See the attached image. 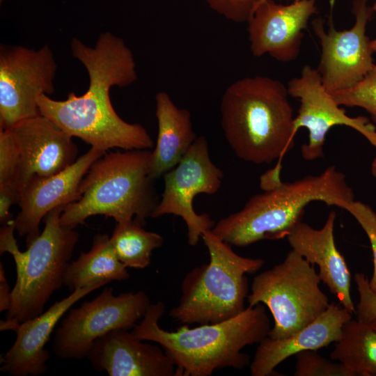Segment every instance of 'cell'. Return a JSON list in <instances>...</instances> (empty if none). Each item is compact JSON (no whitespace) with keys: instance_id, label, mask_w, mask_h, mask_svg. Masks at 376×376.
Wrapping results in <instances>:
<instances>
[{"instance_id":"1","label":"cell","mask_w":376,"mask_h":376,"mask_svg":"<svg viewBox=\"0 0 376 376\" xmlns=\"http://www.w3.org/2000/svg\"><path fill=\"white\" fill-rule=\"evenodd\" d=\"M70 49L88 74V88L80 96L69 93L65 100L41 95L38 98L40 114L92 147L109 148L121 144L133 135L135 125L117 114L109 93L112 86L125 87L136 81L132 51L123 39L109 31L99 36L93 47L73 38Z\"/></svg>"},{"instance_id":"2","label":"cell","mask_w":376,"mask_h":376,"mask_svg":"<svg viewBox=\"0 0 376 376\" xmlns=\"http://www.w3.org/2000/svg\"><path fill=\"white\" fill-rule=\"evenodd\" d=\"M287 87L279 80L256 75L230 84L221 100V125L237 157L256 164L276 166L263 174L281 182V159L292 146L293 109Z\"/></svg>"},{"instance_id":"3","label":"cell","mask_w":376,"mask_h":376,"mask_svg":"<svg viewBox=\"0 0 376 376\" xmlns=\"http://www.w3.org/2000/svg\"><path fill=\"white\" fill-rule=\"evenodd\" d=\"M164 312L163 302L150 304L131 332L142 340L161 345L175 363V376H210L221 368L243 369L249 365L250 357L242 350L259 343L271 329L263 304L248 306L225 321L192 328L183 324L175 331L159 325Z\"/></svg>"},{"instance_id":"4","label":"cell","mask_w":376,"mask_h":376,"mask_svg":"<svg viewBox=\"0 0 376 376\" xmlns=\"http://www.w3.org/2000/svg\"><path fill=\"white\" fill-rule=\"evenodd\" d=\"M354 200L345 174L336 166L322 173L281 182L252 196L240 211L215 224L212 233L235 246H246L263 240L287 237L301 221L305 207L313 201L343 208Z\"/></svg>"},{"instance_id":"5","label":"cell","mask_w":376,"mask_h":376,"mask_svg":"<svg viewBox=\"0 0 376 376\" xmlns=\"http://www.w3.org/2000/svg\"><path fill=\"white\" fill-rule=\"evenodd\" d=\"M151 155L149 149L105 152L81 180L79 199L64 207L61 224L75 228L104 215L116 223L134 218L145 225L159 202L150 175Z\"/></svg>"},{"instance_id":"6","label":"cell","mask_w":376,"mask_h":376,"mask_svg":"<svg viewBox=\"0 0 376 376\" xmlns=\"http://www.w3.org/2000/svg\"><path fill=\"white\" fill-rule=\"evenodd\" d=\"M65 206L51 210L43 219L40 235L20 251L14 237V221L0 229V253H10L17 278L6 319L22 323L43 313L52 294L63 285L65 268L79 240V233L61 224Z\"/></svg>"},{"instance_id":"7","label":"cell","mask_w":376,"mask_h":376,"mask_svg":"<svg viewBox=\"0 0 376 376\" xmlns=\"http://www.w3.org/2000/svg\"><path fill=\"white\" fill-rule=\"evenodd\" d=\"M201 238L209 262L185 275L179 302L169 313L183 324L217 323L241 313L249 295L246 274L258 272L265 263L238 255L212 230L204 232Z\"/></svg>"},{"instance_id":"8","label":"cell","mask_w":376,"mask_h":376,"mask_svg":"<svg viewBox=\"0 0 376 376\" xmlns=\"http://www.w3.org/2000/svg\"><path fill=\"white\" fill-rule=\"evenodd\" d=\"M314 265L291 250L281 263L253 279L249 306L265 305L274 318L268 337L285 338L303 329L330 305Z\"/></svg>"},{"instance_id":"9","label":"cell","mask_w":376,"mask_h":376,"mask_svg":"<svg viewBox=\"0 0 376 376\" xmlns=\"http://www.w3.org/2000/svg\"><path fill=\"white\" fill-rule=\"evenodd\" d=\"M143 290L116 295L106 288L92 300L70 308L56 330L52 350L63 359L86 357L93 343L109 332L132 329L150 305Z\"/></svg>"},{"instance_id":"10","label":"cell","mask_w":376,"mask_h":376,"mask_svg":"<svg viewBox=\"0 0 376 376\" xmlns=\"http://www.w3.org/2000/svg\"><path fill=\"white\" fill-rule=\"evenodd\" d=\"M57 64L45 45L39 49L0 46V130L40 114L38 98L54 92Z\"/></svg>"},{"instance_id":"11","label":"cell","mask_w":376,"mask_h":376,"mask_svg":"<svg viewBox=\"0 0 376 376\" xmlns=\"http://www.w3.org/2000/svg\"><path fill=\"white\" fill-rule=\"evenodd\" d=\"M164 189L151 217L172 214L180 217L187 227V242L196 246L202 235L211 230L215 222L207 214H197L194 197L218 191L224 177L222 171L211 160L205 136L197 137L178 164L164 174Z\"/></svg>"},{"instance_id":"12","label":"cell","mask_w":376,"mask_h":376,"mask_svg":"<svg viewBox=\"0 0 376 376\" xmlns=\"http://www.w3.org/2000/svg\"><path fill=\"white\" fill-rule=\"evenodd\" d=\"M369 0H354L352 13L355 22L350 29H336L332 13L325 29L324 20L317 18L312 27L321 46L320 60L317 68L322 81L329 93L352 87L373 68V54L366 35L368 23L375 13Z\"/></svg>"},{"instance_id":"13","label":"cell","mask_w":376,"mask_h":376,"mask_svg":"<svg viewBox=\"0 0 376 376\" xmlns=\"http://www.w3.org/2000/svg\"><path fill=\"white\" fill-rule=\"evenodd\" d=\"M287 89L289 95L300 102L294 119V135L301 127L308 131V142L301 148L305 160L313 161L324 156L326 135L337 125L352 128L376 148L375 126L365 116H348L326 89L317 69L304 65L300 76L288 81Z\"/></svg>"},{"instance_id":"14","label":"cell","mask_w":376,"mask_h":376,"mask_svg":"<svg viewBox=\"0 0 376 376\" xmlns=\"http://www.w3.org/2000/svg\"><path fill=\"white\" fill-rule=\"evenodd\" d=\"M318 13L316 0L293 1L288 5L263 0L247 22L250 49L253 56L269 54L281 62L298 57L310 18Z\"/></svg>"},{"instance_id":"15","label":"cell","mask_w":376,"mask_h":376,"mask_svg":"<svg viewBox=\"0 0 376 376\" xmlns=\"http://www.w3.org/2000/svg\"><path fill=\"white\" fill-rule=\"evenodd\" d=\"M8 130L19 155L16 186L20 192L32 178L51 176L77 160L78 149L72 136L42 115Z\"/></svg>"},{"instance_id":"16","label":"cell","mask_w":376,"mask_h":376,"mask_svg":"<svg viewBox=\"0 0 376 376\" xmlns=\"http://www.w3.org/2000/svg\"><path fill=\"white\" fill-rule=\"evenodd\" d=\"M105 152L91 147L65 170L48 177H33L21 191L15 230L29 245L40 233V224L52 210L78 201L80 185L92 164Z\"/></svg>"},{"instance_id":"17","label":"cell","mask_w":376,"mask_h":376,"mask_svg":"<svg viewBox=\"0 0 376 376\" xmlns=\"http://www.w3.org/2000/svg\"><path fill=\"white\" fill-rule=\"evenodd\" d=\"M86 357L110 376H175V363L161 345L143 343L125 329L97 338Z\"/></svg>"},{"instance_id":"18","label":"cell","mask_w":376,"mask_h":376,"mask_svg":"<svg viewBox=\"0 0 376 376\" xmlns=\"http://www.w3.org/2000/svg\"><path fill=\"white\" fill-rule=\"evenodd\" d=\"M102 286L97 284L75 290L47 311L20 323L15 331L14 344L1 358V371L12 376L44 374L50 357L45 347L58 320L76 302Z\"/></svg>"},{"instance_id":"19","label":"cell","mask_w":376,"mask_h":376,"mask_svg":"<svg viewBox=\"0 0 376 376\" xmlns=\"http://www.w3.org/2000/svg\"><path fill=\"white\" fill-rule=\"evenodd\" d=\"M335 211L329 212L320 229L299 222L287 236L288 242L299 255L319 267L320 280L336 296L340 304L350 313L355 312L351 288V274L343 256L336 246Z\"/></svg>"},{"instance_id":"20","label":"cell","mask_w":376,"mask_h":376,"mask_svg":"<svg viewBox=\"0 0 376 376\" xmlns=\"http://www.w3.org/2000/svg\"><path fill=\"white\" fill-rule=\"evenodd\" d=\"M352 318L342 306L330 304L315 320L292 335L281 339L268 336L262 340L250 363L252 376L274 375L275 368L297 353L317 350L338 341L344 324Z\"/></svg>"},{"instance_id":"21","label":"cell","mask_w":376,"mask_h":376,"mask_svg":"<svg viewBox=\"0 0 376 376\" xmlns=\"http://www.w3.org/2000/svg\"><path fill=\"white\" fill-rule=\"evenodd\" d=\"M155 102L158 132L150 166L155 180L175 167L197 138L187 109L177 107L163 91L156 94Z\"/></svg>"},{"instance_id":"22","label":"cell","mask_w":376,"mask_h":376,"mask_svg":"<svg viewBox=\"0 0 376 376\" xmlns=\"http://www.w3.org/2000/svg\"><path fill=\"white\" fill-rule=\"evenodd\" d=\"M118 258L107 234H96L88 252H81L78 258L69 263L63 275V285L70 292L112 281L127 280L130 274Z\"/></svg>"},{"instance_id":"23","label":"cell","mask_w":376,"mask_h":376,"mask_svg":"<svg viewBox=\"0 0 376 376\" xmlns=\"http://www.w3.org/2000/svg\"><path fill=\"white\" fill-rule=\"evenodd\" d=\"M330 354L355 376L376 375V331L369 323L352 318L342 329Z\"/></svg>"},{"instance_id":"24","label":"cell","mask_w":376,"mask_h":376,"mask_svg":"<svg viewBox=\"0 0 376 376\" xmlns=\"http://www.w3.org/2000/svg\"><path fill=\"white\" fill-rule=\"evenodd\" d=\"M136 219L117 223L110 241L119 260L126 267L134 269L147 267L152 252L164 243L162 236L146 230Z\"/></svg>"},{"instance_id":"25","label":"cell","mask_w":376,"mask_h":376,"mask_svg":"<svg viewBox=\"0 0 376 376\" xmlns=\"http://www.w3.org/2000/svg\"><path fill=\"white\" fill-rule=\"evenodd\" d=\"M340 106L365 109L376 124V65L358 83L345 90L330 93Z\"/></svg>"},{"instance_id":"26","label":"cell","mask_w":376,"mask_h":376,"mask_svg":"<svg viewBox=\"0 0 376 376\" xmlns=\"http://www.w3.org/2000/svg\"><path fill=\"white\" fill-rule=\"evenodd\" d=\"M295 357V376H355L341 363L332 362L314 350L300 352Z\"/></svg>"},{"instance_id":"27","label":"cell","mask_w":376,"mask_h":376,"mask_svg":"<svg viewBox=\"0 0 376 376\" xmlns=\"http://www.w3.org/2000/svg\"><path fill=\"white\" fill-rule=\"evenodd\" d=\"M342 209L354 217L370 241L373 258V272L369 280V286L376 292V212L368 205L355 200L345 203Z\"/></svg>"},{"instance_id":"28","label":"cell","mask_w":376,"mask_h":376,"mask_svg":"<svg viewBox=\"0 0 376 376\" xmlns=\"http://www.w3.org/2000/svg\"><path fill=\"white\" fill-rule=\"evenodd\" d=\"M18 167L19 155L12 133L10 130H0V187L10 186L18 189Z\"/></svg>"},{"instance_id":"29","label":"cell","mask_w":376,"mask_h":376,"mask_svg":"<svg viewBox=\"0 0 376 376\" xmlns=\"http://www.w3.org/2000/svg\"><path fill=\"white\" fill-rule=\"evenodd\" d=\"M208 6L226 19L247 22L260 0H205Z\"/></svg>"},{"instance_id":"30","label":"cell","mask_w":376,"mask_h":376,"mask_svg":"<svg viewBox=\"0 0 376 376\" xmlns=\"http://www.w3.org/2000/svg\"><path fill=\"white\" fill-rule=\"evenodd\" d=\"M354 280L359 295L354 312L357 320L369 323L376 318V292L370 289L369 279L363 273H356Z\"/></svg>"},{"instance_id":"31","label":"cell","mask_w":376,"mask_h":376,"mask_svg":"<svg viewBox=\"0 0 376 376\" xmlns=\"http://www.w3.org/2000/svg\"><path fill=\"white\" fill-rule=\"evenodd\" d=\"M21 192L17 188L10 186L0 187V223L2 226L13 222L15 219L10 212L14 204H18Z\"/></svg>"},{"instance_id":"32","label":"cell","mask_w":376,"mask_h":376,"mask_svg":"<svg viewBox=\"0 0 376 376\" xmlns=\"http://www.w3.org/2000/svg\"><path fill=\"white\" fill-rule=\"evenodd\" d=\"M11 291L7 283L4 268L0 263V311H8L11 303Z\"/></svg>"},{"instance_id":"33","label":"cell","mask_w":376,"mask_h":376,"mask_svg":"<svg viewBox=\"0 0 376 376\" xmlns=\"http://www.w3.org/2000/svg\"><path fill=\"white\" fill-rule=\"evenodd\" d=\"M372 8L373 9V11L376 13V0L373 6H372ZM370 47L373 53L376 52V38L373 39V40H370Z\"/></svg>"},{"instance_id":"34","label":"cell","mask_w":376,"mask_h":376,"mask_svg":"<svg viewBox=\"0 0 376 376\" xmlns=\"http://www.w3.org/2000/svg\"><path fill=\"white\" fill-rule=\"evenodd\" d=\"M370 171L373 176L376 180V155L372 161L371 166H370Z\"/></svg>"},{"instance_id":"35","label":"cell","mask_w":376,"mask_h":376,"mask_svg":"<svg viewBox=\"0 0 376 376\" xmlns=\"http://www.w3.org/2000/svg\"><path fill=\"white\" fill-rule=\"evenodd\" d=\"M369 324L376 331V318L370 321Z\"/></svg>"},{"instance_id":"36","label":"cell","mask_w":376,"mask_h":376,"mask_svg":"<svg viewBox=\"0 0 376 376\" xmlns=\"http://www.w3.org/2000/svg\"><path fill=\"white\" fill-rule=\"evenodd\" d=\"M5 0H0V3H2L3 1H4Z\"/></svg>"},{"instance_id":"37","label":"cell","mask_w":376,"mask_h":376,"mask_svg":"<svg viewBox=\"0 0 376 376\" xmlns=\"http://www.w3.org/2000/svg\"><path fill=\"white\" fill-rule=\"evenodd\" d=\"M261 1H263V0H260V1H259V2H260ZM293 1H298V0H293ZM259 2H258V3H259ZM256 6H257V5H256Z\"/></svg>"}]
</instances>
